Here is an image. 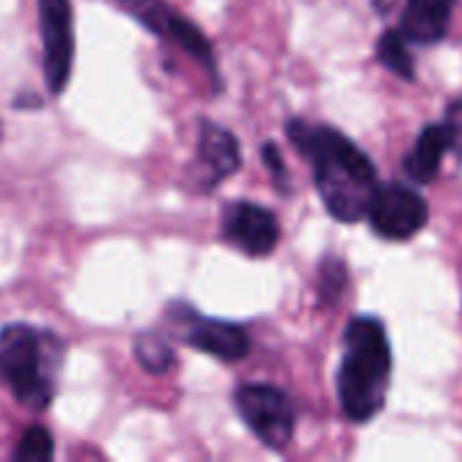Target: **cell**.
<instances>
[{"mask_svg": "<svg viewBox=\"0 0 462 462\" xmlns=\"http://www.w3.org/2000/svg\"><path fill=\"white\" fill-rule=\"evenodd\" d=\"M290 143L309 160L314 187L328 214L344 225L365 217L368 200L379 187V171L371 157L330 125L290 119L284 125Z\"/></svg>", "mask_w": 462, "mask_h": 462, "instance_id": "6da1fadb", "label": "cell"}, {"mask_svg": "<svg viewBox=\"0 0 462 462\" xmlns=\"http://www.w3.org/2000/svg\"><path fill=\"white\" fill-rule=\"evenodd\" d=\"M65 355L68 344L51 328L32 322H8L0 328V382L32 414L51 409Z\"/></svg>", "mask_w": 462, "mask_h": 462, "instance_id": "7a4b0ae2", "label": "cell"}, {"mask_svg": "<svg viewBox=\"0 0 462 462\" xmlns=\"http://www.w3.org/2000/svg\"><path fill=\"white\" fill-rule=\"evenodd\" d=\"M393 349L376 317H355L344 330V357L336 376L341 411L349 422H371L387 403Z\"/></svg>", "mask_w": 462, "mask_h": 462, "instance_id": "3957f363", "label": "cell"}, {"mask_svg": "<svg viewBox=\"0 0 462 462\" xmlns=\"http://www.w3.org/2000/svg\"><path fill=\"white\" fill-rule=\"evenodd\" d=\"M162 328L173 341L198 349L219 363H238L252 352V336L244 325L219 317H206L184 298H173L165 303Z\"/></svg>", "mask_w": 462, "mask_h": 462, "instance_id": "277c9868", "label": "cell"}, {"mask_svg": "<svg viewBox=\"0 0 462 462\" xmlns=\"http://www.w3.org/2000/svg\"><path fill=\"white\" fill-rule=\"evenodd\" d=\"M108 3H114L122 14H127L133 22H138L146 32H152L162 43L176 46L189 60H195L206 70L211 89L222 92V73L211 38L176 5H171L168 0H108Z\"/></svg>", "mask_w": 462, "mask_h": 462, "instance_id": "5b68a950", "label": "cell"}, {"mask_svg": "<svg viewBox=\"0 0 462 462\" xmlns=\"http://www.w3.org/2000/svg\"><path fill=\"white\" fill-rule=\"evenodd\" d=\"M233 409L249 433L271 452H284L295 439V406L284 390L265 382L238 384L233 393Z\"/></svg>", "mask_w": 462, "mask_h": 462, "instance_id": "8992f818", "label": "cell"}, {"mask_svg": "<svg viewBox=\"0 0 462 462\" xmlns=\"http://www.w3.org/2000/svg\"><path fill=\"white\" fill-rule=\"evenodd\" d=\"M41 32V70L51 97H60L73 76L76 16L73 0H35Z\"/></svg>", "mask_w": 462, "mask_h": 462, "instance_id": "52a82bcc", "label": "cell"}, {"mask_svg": "<svg viewBox=\"0 0 462 462\" xmlns=\"http://www.w3.org/2000/svg\"><path fill=\"white\" fill-rule=\"evenodd\" d=\"M365 217L376 236L387 241H409L420 230H425L430 208L414 187L403 181H387L374 189Z\"/></svg>", "mask_w": 462, "mask_h": 462, "instance_id": "ba28073f", "label": "cell"}, {"mask_svg": "<svg viewBox=\"0 0 462 462\" xmlns=\"http://www.w3.org/2000/svg\"><path fill=\"white\" fill-rule=\"evenodd\" d=\"M244 165V152L238 135L208 119L198 116V133H195V160H192V173L189 181L200 195L214 192L225 179L236 176Z\"/></svg>", "mask_w": 462, "mask_h": 462, "instance_id": "9c48e42d", "label": "cell"}, {"mask_svg": "<svg viewBox=\"0 0 462 462\" xmlns=\"http://www.w3.org/2000/svg\"><path fill=\"white\" fill-rule=\"evenodd\" d=\"M219 238L246 257H268L282 241L279 219L254 200H227L219 214Z\"/></svg>", "mask_w": 462, "mask_h": 462, "instance_id": "30bf717a", "label": "cell"}, {"mask_svg": "<svg viewBox=\"0 0 462 462\" xmlns=\"http://www.w3.org/2000/svg\"><path fill=\"white\" fill-rule=\"evenodd\" d=\"M455 0H406L401 14V32L406 41L433 46L447 38Z\"/></svg>", "mask_w": 462, "mask_h": 462, "instance_id": "8fae6325", "label": "cell"}, {"mask_svg": "<svg viewBox=\"0 0 462 462\" xmlns=\"http://www.w3.org/2000/svg\"><path fill=\"white\" fill-rule=\"evenodd\" d=\"M447 152H449V127L444 122L425 125L422 133L417 135L414 149L403 160V173L414 184H430L436 181Z\"/></svg>", "mask_w": 462, "mask_h": 462, "instance_id": "7c38bea8", "label": "cell"}, {"mask_svg": "<svg viewBox=\"0 0 462 462\" xmlns=\"http://www.w3.org/2000/svg\"><path fill=\"white\" fill-rule=\"evenodd\" d=\"M133 357L138 368L149 376H168L179 365V355L171 344V336L157 328H146L133 336Z\"/></svg>", "mask_w": 462, "mask_h": 462, "instance_id": "4fadbf2b", "label": "cell"}, {"mask_svg": "<svg viewBox=\"0 0 462 462\" xmlns=\"http://www.w3.org/2000/svg\"><path fill=\"white\" fill-rule=\"evenodd\" d=\"M376 60L393 70L395 76L406 79V81H414V57L406 46V35L401 32V27H393L387 32H382V38L376 41Z\"/></svg>", "mask_w": 462, "mask_h": 462, "instance_id": "5bb4252c", "label": "cell"}, {"mask_svg": "<svg viewBox=\"0 0 462 462\" xmlns=\"http://www.w3.org/2000/svg\"><path fill=\"white\" fill-rule=\"evenodd\" d=\"M349 284V271L346 263L336 254L322 257L319 271H317V300L319 306H336Z\"/></svg>", "mask_w": 462, "mask_h": 462, "instance_id": "9a60e30c", "label": "cell"}, {"mask_svg": "<svg viewBox=\"0 0 462 462\" xmlns=\"http://www.w3.org/2000/svg\"><path fill=\"white\" fill-rule=\"evenodd\" d=\"M51 457H54V439H51L49 428H43V425H30L19 436L14 452H11L14 462H49Z\"/></svg>", "mask_w": 462, "mask_h": 462, "instance_id": "2e32d148", "label": "cell"}, {"mask_svg": "<svg viewBox=\"0 0 462 462\" xmlns=\"http://www.w3.org/2000/svg\"><path fill=\"white\" fill-rule=\"evenodd\" d=\"M260 154H263V162H265V168L271 173V181L276 184L279 192L287 195L290 192V171H287V162H284V154H282L279 143L276 141H265Z\"/></svg>", "mask_w": 462, "mask_h": 462, "instance_id": "e0dca14e", "label": "cell"}, {"mask_svg": "<svg viewBox=\"0 0 462 462\" xmlns=\"http://www.w3.org/2000/svg\"><path fill=\"white\" fill-rule=\"evenodd\" d=\"M444 125L449 127V152L462 160V100H452L444 111Z\"/></svg>", "mask_w": 462, "mask_h": 462, "instance_id": "ac0fdd59", "label": "cell"}]
</instances>
